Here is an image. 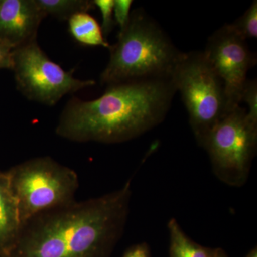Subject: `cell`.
<instances>
[{
    "label": "cell",
    "instance_id": "cell-1",
    "mask_svg": "<svg viewBox=\"0 0 257 257\" xmlns=\"http://www.w3.org/2000/svg\"><path fill=\"white\" fill-rule=\"evenodd\" d=\"M132 181L114 192L37 214L0 257H111L124 233Z\"/></svg>",
    "mask_w": 257,
    "mask_h": 257
},
{
    "label": "cell",
    "instance_id": "cell-2",
    "mask_svg": "<svg viewBox=\"0 0 257 257\" xmlns=\"http://www.w3.org/2000/svg\"><path fill=\"white\" fill-rule=\"evenodd\" d=\"M177 92L171 77L111 84L92 100L74 96L64 108L56 134L74 143L130 141L163 121Z\"/></svg>",
    "mask_w": 257,
    "mask_h": 257
},
{
    "label": "cell",
    "instance_id": "cell-3",
    "mask_svg": "<svg viewBox=\"0 0 257 257\" xmlns=\"http://www.w3.org/2000/svg\"><path fill=\"white\" fill-rule=\"evenodd\" d=\"M100 75L106 86L143 79L172 77L182 52L156 21L142 8L133 10Z\"/></svg>",
    "mask_w": 257,
    "mask_h": 257
},
{
    "label": "cell",
    "instance_id": "cell-4",
    "mask_svg": "<svg viewBox=\"0 0 257 257\" xmlns=\"http://www.w3.org/2000/svg\"><path fill=\"white\" fill-rule=\"evenodd\" d=\"M5 174L22 226L37 214L77 201L78 175L50 157L30 159L5 171Z\"/></svg>",
    "mask_w": 257,
    "mask_h": 257
},
{
    "label": "cell",
    "instance_id": "cell-5",
    "mask_svg": "<svg viewBox=\"0 0 257 257\" xmlns=\"http://www.w3.org/2000/svg\"><path fill=\"white\" fill-rule=\"evenodd\" d=\"M199 146L227 114L224 85L204 52H182L172 74Z\"/></svg>",
    "mask_w": 257,
    "mask_h": 257
},
{
    "label": "cell",
    "instance_id": "cell-6",
    "mask_svg": "<svg viewBox=\"0 0 257 257\" xmlns=\"http://www.w3.org/2000/svg\"><path fill=\"white\" fill-rule=\"evenodd\" d=\"M257 145V124L239 106L227 113L213 128L203 148L207 150L214 175L231 187L247 181Z\"/></svg>",
    "mask_w": 257,
    "mask_h": 257
},
{
    "label": "cell",
    "instance_id": "cell-7",
    "mask_svg": "<svg viewBox=\"0 0 257 257\" xmlns=\"http://www.w3.org/2000/svg\"><path fill=\"white\" fill-rule=\"evenodd\" d=\"M12 70L17 88L23 96L47 106H55L67 94L95 84L91 79L75 78L73 72L50 60L37 40L13 50Z\"/></svg>",
    "mask_w": 257,
    "mask_h": 257
},
{
    "label": "cell",
    "instance_id": "cell-8",
    "mask_svg": "<svg viewBox=\"0 0 257 257\" xmlns=\"http://www.w3.org/2000/svg\"><path fill=\"white\" fill-rule=\"evenodd\" d=\"M204 52L224 85L227 113L238 107L248 79V70L256 62L246 40L226 24L208 40Z\"/></svg>",
    "mask_w": 257,
    "mask_h": 257
},
{
    "label": "cell",
    "instance_id": "cell-9",
    "mask_svg": "<svg viewBox=\"0 0 257 257\" xmlns=\"http://www.w3.org/2000/svg\"><path fill=\"white\" fill-rule=\"evenodd\" d=\"M45 18L35 0H0V40L14 50L37 40Z\"/></svg>",
    "mask_w": 257,
    "mask_h": 257
},
{
    "label": "cell",
    "instance_id": "cell-10",
    "mask_svg": "<svg viewBox=\"0 0 257 257\" xmlns=\"http://www.w3.org/2000/svg\"><path fill=\"white\" fill-rule=\"evenodd\" d=\"M21 229L16 200L5 171L0 170V254L13 246Z\"/></svg>",
    "mask_w": 257,
    "mask_h": 257
},
{
    "label": "cell",
    "instance_id": "cell-11",
    "mask_svg": "<svg viewBox=\"0 0 257 257\" xmlns=\"http://www.w3.org/2000/svg\"><path fill=\"white\" fill-rule=\"evenodd\" d=\"M68 23L71 35L79 43L88 46L110 47L100 25L89 13H77L69 19Z\"/></svg>",
    "mask_w": 257,
    "mask_h": 257
},
{
    "label": "cell",
    "instance_id": "cell-12",
    "mask_svg": "<svg viewBox=\"0 0 257 257\" xmlns=\"http://www.w3.org/2000/svg\"><path fill=\"white\" fill-rule=\"evenodd\" d=\"M170 257H213L215 248L206 247L193 241L184 233L175 218L169 221Z\"/></svg>",
    "mask_w": 257,
    "mask_h": 257
},
{
    "label": "cell",
    "instance_id": "cell-13",
    "mask_svg": "<svg viewBox=\"0 0 257 257\" xmlns=\"http://www.w3.org/2000/svg\"><path fill=\"white\" fill-rule=\"evenodd\" d=\"M42 13L60 20H68L79 13H87L95 8L89 0H35Z\"/></svg>",
    "mask_w": 257,
    "mask_h": 257
},
{
    "label": "cell",
    "instance_id": "cell-14",
    "mask_svg": "<svg viewBox=\"0 0 257 257\" xmlns=\"http://www.w3.org/2000/svg\"><path fill=\"white\" fill-rule=\"evenodd\" d=\"M231 28L245 40L256 39L257 37V1L255 0L246 10L244 14L230 24Z\"/></svg>",
    "mask_w": 257,
    "mask_h": 257
},
{
    "label": "cell",
    "instance_id": "cell-15",
    "mask_svg": "<svg viewBox=\"0 0 257 257\" xmlns=\"http://www.w3.org/2000/svg\"><path fill=\"white\" fill-rule=\"evenodd\" d=\"M244 101L248 107L246 116L251 122L257 124V83L256 80H248L243 89L241 102Z\"/></svg>",
    "mask_w": 257,
    "mask_h": 257
},
{
    "label": "cell",
    "instance_id": "cell-16",
    "mask_svg": "<svg viewBox=\"0 0 257 257\" xmlns=\"http://www.w3.org/2000/svg\"><path fill=\"white\" fill-rule=\"evenodd\" d=\"M92 2L95 8H97L100 11L102 18L101 28L103 35L105 37L110 33L114 26L115 22L113 14L114 0H94Z\"/></svg>",
    "mask_w": 257,
    "mask_h": 257
},
{
    "label": "cell",
    "instance_id": "cell-17",
    "mask_svg": "<svg viewBox=\"0 0 257 257\" xmlns=\"http://www.w3.org/2000/svg\"><path fill=\"white\" fill-rule=\"evenodd\" d=\"M133 3L132 0H114V20L115 23L119 27L120 30H122L128 23Z\"/></svg>",
    "mask_w": 257,
    "mask_h": 257
},
{
    "label": "cell",
    "instance_id": "cell-18",
    "mask_svg": "<svg viewBox=\"0 0 257 257\" xmlns=\"http://www.w3.org/2000/svg\"><path fill=\"white\" fill-rule=\"evenodd\" d=\"M13 50L10 45L0 40V69H13Z\"/></svg>",
    "mask_w": 257,
    "mask_h": 257
},
{
    "label": "cell",
    "instance_id": "cell-19",
    "mask_svg": "<svg viewBox=\"0 0 257 257\" xmlns=\"http://www.w3.org/2000/svg\"><path fill=\"white\" fill-rule=\"evenodd\" d=\"M122 257H151V253L146 243H140L130 246Z\"/></svg>",
    "mask_w": 257,
    "mask_h": 257
},
{
    "label": "cell",
    "instance_id": "cell-20",
    "mask_svg": "<svg viewBox=\"0 0 257 257\" xmlns=\"http://www.w3.org/2000/svg\"><path fill=\"white\" fill-rule=\"evenodd\" d=\"M213 257H228V256L222 248H216L215 252Z\"/></svg>",
    "mask_w": 257,
    "mask_h": 257
},
{
    "label": "cell",
    "instance_id": "cell-21",
    "mask_svg": "<svg viewBox=\"0 0 257 257\" xmlns=\"http://www.w3.org/2000/svg\"><path fill=\"white\" fill-rule=\"evenodd\" d=\"M245 257H257V248L256 247L253 248L251 251H249L246 255Z\"/></svg>",
    "mask_w": 257,
    "mask_h": 257
}]
</instances>
